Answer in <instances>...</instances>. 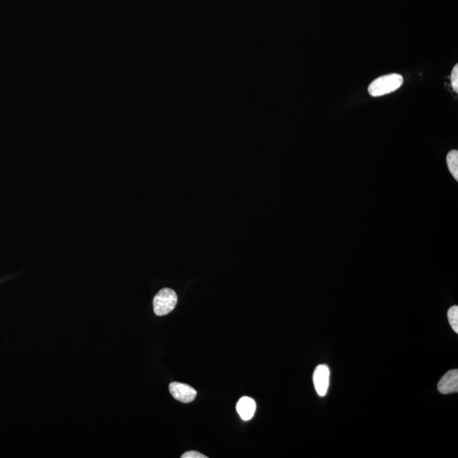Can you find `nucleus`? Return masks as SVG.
<instances>
[{"label": "nucleus", "mask_w": 458, "mask_h": 458, "mask_svg": "<svg viewBox=\"0 0 458 458\" xmlns=\"http://www.w3.org/2000/svg\"><path fill=\"white\" fill-rule=\"evenodd\" d=\"M446 163L453 178L458 180V152L452 150L446 156Z\"/></svg>", "instance_id": "obj_7"}, {"label": "nucleus", "mask_w": 458, "mask_h": 458, "mask_svg": "<svg viewBox=\"0 0 458 458\" xmlns=\"http://www.w3.org/2000/svg\"><path fill=\"white\" fill-rule=\"evenodd\" d=\"M402 76L395 73L380 76L370 84L368 93L373 97L383 96L397 90L402 85Z\"/></svg>", "instance_id": "obj_1"}, {"label": "nucleus", "mask_w": 458, "mask_h": 458, "mask_svg": "<svg viewBox=\"0 0 458 458\" xmlns=\"http://www.w3.org/2000/svg\"><path fill=\"white\" fill-rule=\"evenodd\" d=\"M447 317H448V320L450 326L454 331L457 333H458V306H453L450 307L447 313Z\"/></svg>", "instance_id": "obj_8"}, {"label": "nucleus", "mask_w": 458, "mask_h": 458, "mask_svg": "<svg viewBox=\"0 0 458 458\" xmlns=\"http://www.w3.org/2000/svg\"><path fill=\"white\" fill-rule=\"evenodd\" d=\"M169 390L176 400L183 403H189L195 400L197 392L188 384L174 382L170 384Z\"/></svg>", "instance_id": "obj_4"}, {"label": "nucleus", "mask_w": 458, "mask_h": 458, "mask_svg": "<svg viewBox=\"0 0 458 458\" xmlns=\"http://www.w3.org/2000/svg\"><path fill=\"white\" fill-rule=\"evenodd\" d=\"M450 81H452V85L453 87V90H455V92L458 91V65H456L455 67H453L452 72V75H450Z\"/></svg>", "instance_id": "obj_9"}, {"label": "nucleus", "mask_w": 458, "mask_h": 458, "mask_svg": "<svg viewBox=\"0 0 458 458\" xmlns=\"http://www.w3.org/2000/svg\"><path fill=\"white\" fill-rule=\"evenodd\" d=\"M207 457L204 456L203 454H201L195 450H191V452H188L182 456V458H207Z\"/></svg>", "instance_id": "obj_10"}, {"label": "nucleus", "mask_w": 458, "mask_h": 458, "mask_svg": "<svg viewBox=\"0 0 458 458\" xmlns=\"http://www.w3.org/2000/svg\"><path fill=\"white\" fill-rule=\"evenodd\" d=\"M329 378H331V371H329V366L318 365L314 371L313 383L315 389L320 397H325L327 395Z\"/></svg>", "instance_id": "obj_3"}, {"label": "nucleus", "mask_w": 458, "mask_h": 458, "mask_svg": "<svg viewBox=\"0 0 458 458\" xmlns=\"http://www.w3.org/2000/svg\"><path fill=\"white\" fill-rule=\"evenodd\" d=\"M256 405L252 398L244 397L237 403L236 409L238 413L244 421L251 420L254 416Z\"/></svg>", "instance_id": "obj_6"}, {"label": "nucleus", "mask_w": 458, "mask_h": 458, "mask_svg": "<svg viewBox=\"0 0 458 458\" xmlns=\"http://www.w3.org/2000/svg\"><path fill=\"white\" fill-rule=\"evenodd\" d=\"M178 303V295L171 289H163L153 300L154 311L157 316H165L174 311Z\"/></svg>", "instance_id": "obj_2"}, {"label": "nucleus", "mask_w": 458, "mask_h": 458, "mask_svg": "<svg viewBox=\"0 0 458 458\" xmlns=\"http://www.w3.org/2000/svg\"><path fill=\"white\" fill-rule=\"evenodd\" d=\"M438 391L443 395L456 393L458 391V370L447 372L438 384Z\"/></svg>", "instance_id": "obj_5"}]
</instances>
